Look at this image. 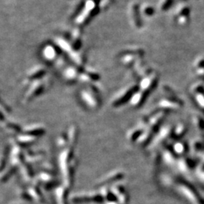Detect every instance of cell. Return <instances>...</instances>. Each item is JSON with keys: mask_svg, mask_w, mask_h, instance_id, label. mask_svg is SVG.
I'll return each instance as SVG.
<instances>
[{"mask_svg": "<svg viewBox=\"0 0 204 204\" xmlns=\"http://www.w3.org/2000/svg\"><path fill=\"white\" fill-rule=\"evenodd\" d=\"M56 194L58 204H66V190L64 188H58Z\"/></svg>", "mask_w": 204, "mask_h": 204, "instance_id": "cell-2", "label": "cell"}, {"mask_svg": "<svg viewBox=\"0 0 204 204\" xmlns=\"http://www.w3.org/2000/svg\"><path fill=\"white\" fill-rule=\"evenodd\" d=\"M70 135H68V138H69L70 139V144H74L75 142H76V129L75 127H73V128H71L70 129V133H69Z\"/></svg>", "mask_w": 204, "mask_h": 204, "instance_id": "cell-3", "label": "cell"}, {"mask_svg": "<svg viewBox=\"0 0 204 204\" xmlns=\"http://www.w3.org/2000/svg\"><path fill=\"white\" fill-rule=\"evenodd\" d=\"M123 176V173H120V172H117V173H113L109 174V175L107 176V178H105L102 181V183L103 184H107V182H111V181H117V180L120 179V178H122Z\"/></svg>", "mask_w": 204, "mask_h": 204, "instance_id": "cell-1", "label": "cell"}, {"mask_svg": "<svg viewBox=\"0 0 204 204\" xmlns=\"http://www.w3.org/2000/svg\"><path fill=\"white\" fill-rule=\"evenodd\" d=\"M106 204H119V202H117L116 200L114 201H106Z\"/></svg>", "mask_w": 204, "mask_h": 204, "instance_id": "cell-4", "label": "cell"}]
</instances>
